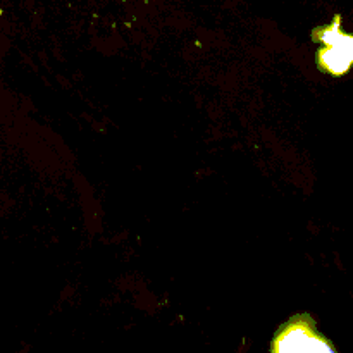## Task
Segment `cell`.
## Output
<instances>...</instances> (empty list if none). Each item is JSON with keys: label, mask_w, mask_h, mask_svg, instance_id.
Segmentation results:
<instances>
[{"label": "cell", "mask_w": 353, "mask_h": 353, "mask_svg": "<svg viewBox=\"0 0 353 353\" xmlns=\"http://www.w3.org/2000/svg\"><path fill=\"white\" fill-rule=\"evenodd\" d=\"M314 40L319 41L317 64L321 71L331 76L347 74L353 61V40L341 28V17H334L333 23L314 31Z\"/></svg>", "instance_id": "1"}, {"label": "cell", "mask_w": 353, "mask_h": 353, "mask_svg": "<svg viewBox=\"0 0 353 353\" xmlns=\"http://www.w3.org/2000/svg\"><path fill=\"white\" fill-rule=\"evenodd\" d=\"M333 345L316 330L310 316H295L272 341V352H333Z\"/></svg>", "instance_id": "2"}]
</instances>
